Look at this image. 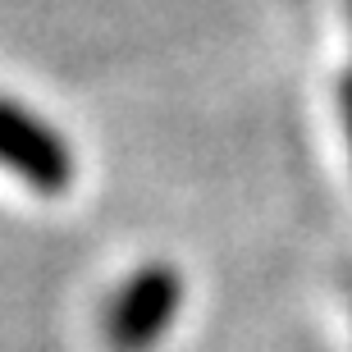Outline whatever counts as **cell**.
I'll return each mask as SVG.
<instances>
[{"label": "cell", "instance_id": "1", "mask_svg": "<svg viewBox=\"0 0 352 352\" xmlns=\"http://www.w3.org/2000/svg\"><path fill=\"white\" fill-rule=\"evenodd\" d=\"M179 302H183L179 274L160 261L142 265L133 279H124V288L115 298L105 302V316H101L105 343L115 352H151L165 339V329L174 325Z\"/></svg>", "mask_w": 352, "mask_h": 352}, {"label": "cell", "instance_id": "2", "mask_svg": "<svg viewBox=\"0 0 352 352\" xmlns=\"http://www.w3.org/2000/svg\"><path fill=\"white\" fill-rule=\"evenodd\" d=\"M0 170L41 197H60L74 183V151L41 115L0 96Z\"/></svg>", "mask_w": 352, "mask_h": 352}, {"label": "cell", "instance_id": "3", "mask_svg": "<svg viewBox=\"0 0 352 352\" xmlns=\"http://www.w3.org/2000/svg\"><path fill=\"white\" fill-rule=\"evenodd\" d=\"M339 110H343V133H348V146H352V74H343L339 82Z\"/></svg>", "mask_w": 352, "mask_h": 352}]
</instances>
